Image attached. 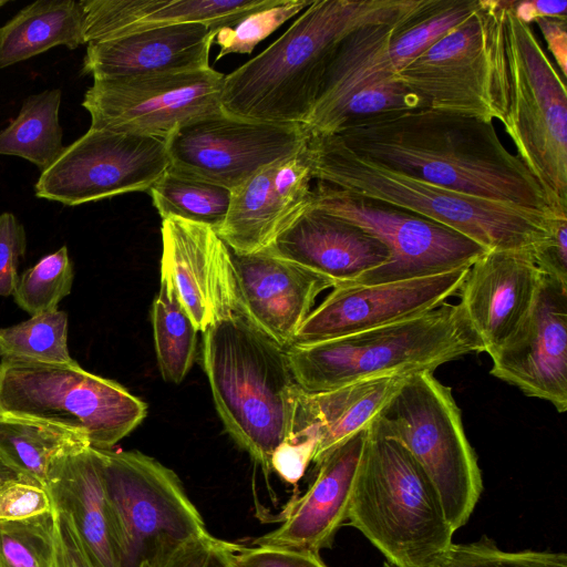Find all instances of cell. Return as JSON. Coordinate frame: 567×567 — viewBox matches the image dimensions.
<instances>
[{"instance_id":"obj_1","label":"cell","mask_w":567,"mask_h":567,"mask_svg":"<svg viewBox=\"0 0 567 567\" xmlns=\"http://www.w3.org/2000/svg\"><path fill=\"white\" fill-rule=\"evenodd\" d=\"M354 153L460 193L567 217L493 122L431 107L360 118L337 134Z\"/></svg>"},{"instance_id":"obj_2","label":"cell","mask_w":567,"mask_h":567,"mask_svg":"<svg viewBox=\"0 0 567 567\" xmlns=\"http://www.w3.org/2000/svg\"><path fill=\"white\" fill-rule=\"evenodd\" d=\"M420 0H313L261 53L225 75L223 111L250 121L305 125L341 41L391 21Z\"/></svg>"},{"instance_id":"obj_3","label":"cell","mask_w":567,"mask_h":567,"mask_svg":"<svg viewBox=\"0 0 567 567\" xmlns=\"http://www.w3.org/2000/svg\"><path fill=\"white\" fill-rule=\"evenodd\" d=\"M308 151L313 179L441 224L486 250L534 248L567 219L409 176L354 153L338 135H310Z\"/></svg>"},{"instance_id":"obj_4","label":"cell","mask_w":567,"mask_h":567,"mask_svg":"<svg viewBox=\"0 0 567 567\" xmlns=\"http://www.w3.org/2000/svg\"><path fill=\"white\" fill-rule=\"evenodd\" d=\"M203 365L226 431L268 475L272 453L293 434L302 393L286 349L235 313L203 332Z\"/></svg>"},{"instance_id":"obj_5","label":"cell","mask_w":567,"mask_h":567,"mask_svg":"<svg viewBox=\"0 0 567 567\" xmlns=\"http://www.w3.org/2000/svg\"><path fill=\"white\" fill-rule=\"evenodd\" d=\"M483 346L458 303L347 336L286 349L292 377L307 393L365 379L434 372Z\"/></svg>"},{"instance_id":"obj_6","label":"cell","mask_w":567,"mask_h":567,"mask_svg":"<svg viewBox=\"0 0 567 567\" xmlns=\"http://www.w3.org/2000/svg\"><path fill=\"white\" fill-rule=\"evenodd\" d=\"M347 522L393 567H435L455 533L421 466L400 443L371 426Z\"/></svg>"},{"instance_id":"obj_7","label":"cell","mask_w":567,"mask_h":567,"mask_svg":"<svg viewBox=\"0 0 567 567\" xmlns=\"http://www.w3.org/2000/svg\"><path fill=\"white\" fill-rule=\"evenodd\" d=\"M371 429L411 454L436 488L453 529L464 526L483 480L451 388L431 371L410 374Z\"/></svg>"},{"instance_id":"obj_8","label":"cell","mask_w":567,"mask_h":567,"mask_svg":"<svg viewBox=\"0 0 567 567\" xmlns=\"http://www.w3.org/2000/svg\"><path fill=\"white\" fill-rule=\"evenodd\" d=\"M0 414L63 427L91 446L107 450L142 423L147 405L75 361L1 359Z\"/></svg>"},{"instance_id":"obj_9","label":"cell","mask_w":567,"mask_h":567,"mask_svg":"<svg viewBox=\"0 0 567 567\" xmlns=\"http://www.w3.org/2000/svg\"><path fill=\"white\" fill-rule=\"evenodd\" d=\"M508 102L502 125L517 156L567 212V90L532 27L502 0Z\"/></svg>"},{"instance_id":"obj_10","label":"cell","mask_w":567,"mask_h":567,"mask_svg":"<svg viewBox=\"0 0 567 567\" xmlns=\"http://www.w3.org/2000/svg\"><path fill=\"white\" fill-rule=\"evenodd\" d=\"M394 79L433 110L503 123L508 80L502 0H481L468 19L422 51Z\"/></svg>"},{"instance_id":"obj_11","label":"cell","mask_w":567,"mask_h":567,"mask_svg":"<svg viewBox=\"0 0 567 567\" xmlns=\"http://www.w3.org/2000/svg\"><path fill=\"white\" fill-rule=\"evenodd\" d=\"M120 567H141L207 532L176 473L138 451L97 449Z\"/></svg>"},{"instance_id":"obj_12","label":"cell","mask_w":567,"mask_h":567,"mask_svg":"<svg viewBox=\"0 0 567 567\" xmlns=\"http://www.w3.org/2000/svg\"><path fill=\"white\" fill-rule=\"evenodd\" d=\"M481 0H420L409 12L354 30L339 44L303 125L319 134L354 93L390 81L439 38L468 19Z\"/></svg>"},{"instance_id":"obj_13","label":"cell","mask_w":567,"mask_h":567,"mask_svg":"<svg viewBox=\"0 0 567 567\" xmlns=\"http://www.w3.org/2000/svg\"><path fill=\"white\" fill-rule=\"evenodd\" d=\"M310 206L339 217L382 241L384 266L351 285H372L470 268L487 250L467 237L406 210L348 194L326 183L312 188Z\"/></svg>"},{"instance_id":"obj_14","label":"cell","mask_w":567,"mask_h":567,"mask_svg":"<svg viewBox=\"0 0 567 567\" xmlns=\"http://www.w3.org/2000/svg\"><path fill=\"white\" fill-rule=\"evenodd\" d=\"M225 75L212 66L181 73L99 78L82 106L91 128L165 141L177 128L220 113Z\"/></svg>"},{"instance_id":"obj_15","label":"cell","mask_w":567,"mask_h":567,"mask_svg":"<svg viewBox=\"0 0 567 567\" xmlns=\"http://www.w3.org/2000/svg\"><path fill=\"white\" fill-rule=\"evenodd\" d=\"M168 167L164 141L90 127L41 172L34 193L78 206L147 190Z\"/></svg>"},{"instance_id":"obj_16","label":"cell","mask_w":567,"mask_h":567,"mask_svg":"<svg viewBox=\"0 0 567 567\" xmlns=\"http://www.w3.org/2000/svg\"><path fill=\"white\" fill-rule=\"evenodd\" d=\"M309 137L303 125L250 121L223 111L177 128L164 142L168 168L233 190L298 153Z\"/></svg>"},{"instance_id":"obj_17","label":"cell","mask_w":567,"mask_h":567,"mask_svg":"<svg viewBox=\"0 0 567 567\" xmlns=\"http://www.w3.org/2000/svg\"><path fill=\"white\" fill-rule=\"evenodd\" d=\"M468 268L372 285L333 287L290 346L311 344L429 312L460 293Z\"/></svg>"},{"instance_id":"obj_18","label":"cell","mask_w":567,"mask_h":567,"mask_svg":"<svg viewBox=\"0 0 567 567\" xmlns=\"http://www.w3.org/2000/svg\"><path fill=\"white\" fill-rule=\"evenodd\" d=\"M161 277L167 279L198 332L240 313L229 247L209 226L162 219Z\"/></svg>"},{"instance_id":"obj_19","label":"cell","mask_w":567,"mask_h":567,"mask_svg":"<svg viewBox=\"0 0 567 567\" xmlns=\"http://www.w3.org/2000/svg\"><path fill=\"white\" fill-rule=\"evenodd\" d=\"M491 358L493 377L566 412L567 288L544 275L527 318Z\"/></svg>"},{"instance_id":"obj_20","label":"cell","mask_w":567,"mask_h":567,"mask_svg":"<svg viewBox=\"0 0 567 567\" xmlns=\"http://www.w3.org/2000/svg\"><path fill=\"white\" fill-rule=\"evenodd\" d=\"M312 179L307 143L233 189L225 221L216 233L234 252L266 249L310 207Z\"/></svg>"},{"instance_id":"obj_21","label":"cell","mask_w":567,"mask_h":567,"mask_svg":"<svg viewBox=\"0 0 567 567\" xmlns=\"http://www.w3.org/2000/svg\"><path fill=\"white\" fill-rule=\"evenodd\" d=\"M532 249L487 250L460 290L458 305L489 357L517 331L537 298L544 274Z\"/></svg>"},{"instance_id":"obj_22","label":"cell","mask_w":567,"mask_h":567,"mask_svg":"<svg viewBox=\"0 0 567 567\" xmlns=\"http://www.w3.org/2000/svg\"><path fill=\"white\" fill-rule=\"evenodd\" d=\"M230 254L240 313L287 349L317 297L333 287L331 281L266 250Z\"/></svg>"},{"instance_id":"obj_23","label":"cell","mask_w":567,"mask_h":567,"mask_svg":"<svg viewBox=\"0 0 567 567\" xmlns=\"http://www.w3.org/2000/svg\"><path fill=\"white\" fill-rule=\"evenodd\" d=\"M369 429L316 464L315 481L302 496L292 502L280 526L255 538L252 545L290 547L318 554L330 548L337 532L347 522Z\"/></svg>"},{"instance_id":"obj_24","label":"cell","mask_w":567,"mask_h":567,"mask_svg":"<svg viewBox=\"0 0 567 567\" xmlns=\"http://www.w3.org/2000/svg\"><path fill=\"white\" fill-rule=\"evenodd\" d=\"M264 250L327 278L333 287L351 285L391 259L377 237L311 206Z\"/></svg>"},{"instance_id":"obj_25","label":"cell","mask_w":567,"mask_h":567,"mask_svg":"<svg viewBox=\"0 0 567 567\" xmlns=\"http://www.w3.org/2000/svg\"><path fill=\"white\" fill-rule=\"evenodd\" d=\"M216 31L204 23H182L128 33L87 44L82 74L144 76L210 68Z\"/></svg>"},{"instance_id":"obj_26","label":"cell","mask_w":567,"mask_h":567,"mask_svg":"<svg viewBox=\"0 0 567 567\" xmlns=\"http://www.w3.org/2000/svg\"><path fill=\"white\" fill-rule=\"evenodd\" d=\"M45 489L53 509L66 514L96 567H120L100 452L83 445L52 465Z\"/></svg>"},{"instance_id":"obj_27","label":"cell","mask_w":567,"mask_h":567,"mask_svg":"<svg viewBox=\"0 0 567 567\" xmlns=\"http://www.w3.org/2000/svg\"><path fill=\"white\" fill-rule=\"evenodd\" d=\"M269 0H81L85 44L147 29L204 23L216 32Z\"/></svg>"},{"instance_id":"obj_28","label":"cell","mask_w":567,"mask_h":567,"mask_svg":"<svg viewBox=\"0 0 567 567\" xmlns=\"http://www.w3.org/2000/svg\"><path fill=\"white\" fill-rule=\"evenodd\" d=\"M409 375L361 380L329 391H302L295 431L315 424L319 442L312 462L318 464L336 447L369 429Z\"/></svg>"},{"instance_id":"obj_29","label":"cell","mask_w":567,"mask_h":567,"mask_svg":"<svg viewBox=\"0 0 567 567\" xmlns=\"http://www.w3.org/2000/svg\"><path fill=\"white\" fill-rule=\"evenodd\" d=\"M85 44L84 11L80 1L38 0L0 27V68H7L64 45Z\"/></svg>"},{"instance_id":"obj_30","label":"cell","mask_w":567,"mask_h":567,"mask_svg":"<svg viewBox=\"0 0 567 567\" xmlns=\"http://www.w3.org/2000/svg\"><path fill=\"white\" fill-rule=\"evenodd\" d=\"M83 445L90 444L63 427L0 414V458L44 487L54 462Z\"/></svg>"},{"instance_id":"obj_31","label":"cell","mask_w":567,"mask_h":567,"mask_svg":"<svg viewBox=\"0 0 567 567\" xmlns=\"http://www.w3.org/2000/svg\"><path fill=\"white\" fill-rule=\"evenodd\" d=\"M62 100L60 89H50L28 96L17 117L0 131V155H12L45 171L64 150L59 122Z\"/></svg>"},{"instance_id":"obj_32","label":"cell","mask_w":567,"mask_h":567,"mask_svg":"<svg viewBox=\"0 0 567 567\" xmlns=\"http://www.w3.org/2000/svg\"><path fill=\"white\" fill-rule=\"evenodd\" d=\"M152 326L159 372L167 382L178 384L192 368L198 331L164 277L153 301Z\"/></svg>"},{"instance_id":"obj_33","label":"cell","mask_w":567,"mask_h":567,"mask_svg":"<svg viewBox=\"0 0 567 567\" xmlns=\"http://www.w3.org/2000/svg\"><path fill=\"white\" fill-rule=\"evenodd\" d=\"M162 219L178 217L212 227L225 221L231 190L168 168L150 188Z\"/></svg>"},{"instance_id":"obj_34","label":"cell","mask_w":567,"mask_h":567,"mask_svg":"<svg viewBox=\"0 0 567 567\" xmlns=\"http://www.w3.org/2000/svg\"><path fill=\"white\" fill-rule=\"evenodd\" d=\"M1 359L43 363L74 361L68 349V315L51 310L0 329Z\"/></svg>"},{"instance_id":"obj_35","label":"cell","mask_w":567,"mask_h":567,"mask_svg":"<svg viewBox=\"0 0 567 567\" xmlns=\"http://www.w3.org/2000/svg\"><path fill=\"white\" fill-rule=\"evenodd\" d=\"M73 278V264L68 248L63 246L19 276L12 296L16 303L31 317L55 310L71 292Z\"/></svg>"},{"instance_id":"obj_36","label":"cell","mask_w":567,"mask_h":567,"mask_svg":"<svg viewBox=\"0 0 567 567\" xmlns=\"http://www.w3.org/2000/svg\"><path fill=\"white\" fill-rule=\"evenodd\" d=\"M54 520V511L25 519H0V567H51Z\"/></svg>"},{"instance_id":"obj_37","label":"cell","mask_w":567,"mask_h":567,"mask_svg":"<svg viewBox=\"0 0 567 567\" xmlns=\"http://www.w3.org/2000/svg\"><path fill=\"white\" fill-rule=\"evenodd\" d=\"M313 0H269L247 12L215 34L219 45L216 61L230 53L250 54L259 42L270 35L290 18L308 8Z\"/></svg>"},{"instance_id":"obj_38","label":"cell","mask_w":567,"mask_h":567,"mask_svg":"<svg viewBox=\"0 0 567 567\" xmlns=\"http://www.w3.org/2000/svg\"><path fill=\"white\" fill-rule=\"evenodd\" d=\"M435 567H567V555L534 549L508 551L483 535L471 543H453Z\"/></svg>"},{"instance_id":"obj_39","label":"cell","mask_w":567,"mask_h":567,"mask_svg":"<svg viewBox=\"0 0 567 567\" xmlns=\"http://www.w3.org/2000/svg\"><path fill=\"white\" fill-rule=\"evenodd\" d=\"M429 107L426 102L393 79L351 95L317 135H334L350 122L395 111Z\"/></svg>"},{"instance_id":"obj_40","label":"cell","mask_w":567,"mask_h":567,"mask_svg":"<svg viewBox=\"0 0 567 567\" xmlns=\"http://www.w3.org/2000/svg\"><path fill=\"white\" fill-rule=\"evenodd\" d=\"M141 567H235V565L229 551V542L215 538L206 532Z\"/></svg>"},{"instance_id":"obj_41","label":"cell","mask_w":567,"mask_h":567,"mask_svg":"<svg viewBox=\"0 0 567 567\" xmlns=\"http://www.w3.org/2000/svg\"><path fill=\"white\" fill-rule=\"evenodd\" d=\"M319 442L317 426L306 425L282 442L272 453L270 468L289 484H297L312 462Z\"/></svg>"},{"instance_id":"obj_42","label":"cell","mask_w":567,"mask_h":567,"mask_svg":"<svg viewBox=\"0 0 567 567\" xmlns=\"http://www.w3.org/2000/svg\"><path fill=\"white\" fill-rule=\"evenodd\" d=\"M52 512L45 487L27 476L12 480L0 488V519H25Z\"/></svg>"},{"instance_id":"obj_43","label":"cell","mask_w":567,"mask_h":567,"mask_svg":"<svg viewBox=\"0 0 567 567\" xmlns=\"http://www.w3.org/2000/svg\"><path fill=\"white\" fill-rule=\"evenodd\" d=\"M229 551L235 567H327L320 554L298 548L229 543Z\"/></svg>"},{"instance_id":"obj_44","label":"cell","mask_w":567,"mask_h":567,"mask_svg":"<svg viewBox=\"0 0 567 567\" xmlns=\"http://www.w3.org/2000/svg\"><path fill=\"white\" fill-rule=\"evenodd\" d=\"M27 249L23 225L9 212L0 214V297L11 296L19 280L18 268Z\"/></svg>"},{"instance_id":"obj_45","label":"cell","mask_w":567,"mask_h":567,"mask_svg":"<svg viewBox=\"0 0 567 567\" xmlns=\"http://www.w3.org/2000/svg\"><path fill=\"white\" fill-rule=\"evenodd\" d=\"M54 553L51 567H96L86 553L71 518L56 511H54Z\"/></svg>"},{"instance_id":"obj_46","label":"cell","mask_w":567,"mask_h":567,"mask_svg":"<svg viewBox=\"0 0 567 567\" xmlns=\"http://www.w3.org/2000/svg\"><path fill=\"white\" fill-rule=\"evenodd\" d=\"M532 252L542 272L567 288V219L559 220L550 238Z\"/></svg>"},{"instance_id":"obj_47","label":"cell","mask_w":567,"mask_h":567,"mask_svg":"<svg viewBox=\"0 0 567 567\" xmlns=\"http://www.w3.org/2000/svg\"><path fill=\"white\" fill-rule=\"evenodd\" d=\"M542 31L550 53L566 78L567 71V20L558 18H538L534 21Z\"/></svg>"},{"instance_id":"obj_48","label":"cell","mask_w":567,"mask_h":567,"mask_svg":"<svg viewBox=\"0 0 567 567\" xmlns=\"http://www.w3.org/2000/svg\"><path fill=\"white\" fill-rule=\"evenodd\" d=\"M536 19L538 18H558L567 20L566 0H537L532 1Z\"/></svg>"},{"instance_id":"obj_49","label":"cell","mask_w":567,"mask_h":567,"mask_svg":"<svg viewBox=\"0 0 567 567\" xmlns=\"http://www.w3.org/2000/svg\"><path fill=\"white\" fill-rule=\"evenodd\" d=\"M21 476H24L13 468H11L9 465H7L1 458H0V488L8 482L19 478Z\"/></svg>"},{"instance_id":"obj_50","label":"cell","mask_w":567,"mask_h":567,"mask_svg":"<svg viewBox=\"0 0 567 567\" xmlns=\"http://www.w3.org/2000/svg\"><path fill=\"white\" fill-rule=\"evenodd\" d=\"M382 567H393V566H391L389 563L384 561Z\"/></svg>"},{"instance_id":"obj_51","label":"cell","mask_w":567,"mask_h":567,"mask_svg":"<svg viewBox=\"0 0 567 567\" xmlns=\"http://www.w3.org/2000/svg\"><path fill=\"white\" fill-rule=\"evenodd\" d=\"M6 3H7V1H0V7L6 4Z\"/></svg>"}]
</instances>
